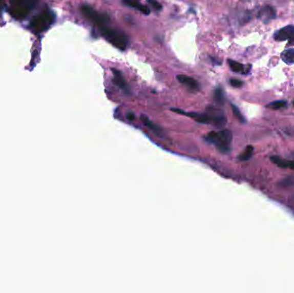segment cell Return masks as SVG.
<instances>
[{"instance_id":"2e32d148","label":"cell","mask_w":294,"mask_h":293,"mask_svg":"<svg viewBox=\"0 0 294 293\" xmlns=\"http://www.w3.org/2000/svg\"><path fill=\"white\" fill-rule=\"evenodd\" d=\"M253 152H254V147L252 146V145H248V146L244 149V151L239 155L238 158H239V160H241V161H247V160H249V158L252 157Z\"/></svg>"},{"instance_id":"5bb4252c","label":"cell","mask_w":294,"mask_h":293,"mask_svg":"<svg viewBox=\"0 0 294 293\" xmlns=\"http://www.w3.org/2000/svg\"><path fill=\"white\" fill-rule=\"evenodd\" d=\"M281 59L283 60L286 64H294V49H286L284 50L281 54Z\"/></svg>"},{"instance_id":"3957f363","label":"cell","mask_w":294,"mask_h":293,"mask_svg":"<svg viewBox=\"0 0 294 293\" xmlns=\"http://www.w3.org/2000/svg\"><path fill=\"white\" fill-rule=\"evenodd\" d=\"M38 2L39 0H11L9 12L16 20H24L37 6Z\"/></svg>"},{"instance_id":"5b68a950","label":"cell","mask_w":294,"mask_h":293,"mask_svg":"<svg viewBox=\"0 0 294 293\" xmlns=\"http://www.w3.org/2000/svg\"><path fill=\"white\" fill-rule=\"evenodd\" d=\"M54 22V14L49 9H45L33 17L30 22V29L35 34H40L48 30Z\"/></svg>"},{"instance_id":"44dd1931","label":"cell","mask_w":294,"mask_h":293,"mask_svg":"<svg viewBox=\"0 0 294 293\" xmlns=\"http://www.w3.org/2000/svg\"><path fill=\"white\" fill-rule=\"evenodd\" d=\"M147 2H148V4H149L152 7L156 9V10H158V11H159V10L162 9L161 4L158 3L157 0H147Z\"/></svg>"},{"instance_id":"8992f818","label":"cell","mask_w":294,"mask_h":293,"mask_svg":"<svg viewBox=\"0 0 294 293\" xmlns=\"http://www.w3.org/2000/svg\"><path fill=\"white\" fill-rule=\"evenodd\" d=\"M81 11L86 18H88L91 23H93L99 29L106 26L110 23V19L108 15L99 13L91 6H83L81 7Z\"/></svg>"},{"instance_id":"484cf974","label":"cell","mask_w":294,"mask_h":293,"mask_svg":"<svg viewBox=\"0 0 294 293\" xmlns=\"http://www.w3.org/2000/svg\"><path fill=\"white\" fill-rule=\"evenodd\" d=\"M211 59H212V60H213V62H214V64H216V65L221 64V61H219V60H218V59H214V58H211Z\"/></svg>"},{"instance_id":"9a60e30c","label":"cell","mask_w":294,"mask_h":293,"mask_svg":"<svg viewBox=\"0 0 294 293\" xmlns=\"http://www.w3.org/2000/svg\"><path fill=\"white\" fill-rule=\"evenodd\" d=\"M214 99H215V101L217 103L219 104V105H224L225 104V94H224V91H223L222 88H217L215 90V92H214Z\"/></svg>"},{"instance_id":"ba28073f","label":"cell","mask_w":294,"mask_h":293,"mask_svg":"<svg viewBox=\"0 0 294 293\" xmlns=\"http://www.w3.org/2000/svg\"><path fill=\"white\" fill-rule=\"evenodd\" d=\"M257 18L267 24L268 22L272 21L276 18V9L270 6H265L260 9L257 13Z\"/></svg>"},{"instance_id":"9c48e42d","label":"cell","mask_w":294,"mask_h":293,"mask_svg":"<svg viewBox=\"0 0 294 293\" xmlns=\"http://www.w3.org/2000/svg\"><path fill=\"white\" fill-rule=\"evenodd\" d=\"M228 65L233 72L240 74L246 75L251 71L252 66L250 64L243 65L233 59H228Z\"/></svg>"},{"instance_id":"d6986e66","label":"cell","mask_w":294,"mask_h":293,"mask_svg":"<svg viewBox=\"0 0 294 293\" xmlns=\"http://www.w3.org/2000/svg\"><path fill=\"white\" fill-rule=\"evenodd\" d=\"M123 3L133 8H137L139 5V0H123Z\"/></svg>"},{"instance_id":"d4e9b609","label":"cell","mask_w":294,"mask_h":293,"mask_svg":"<svg viewBox=\"0 0 294 293\" xmlns=\"http://www.w3.org/2000/svg\"><path fill=\"white\" fill-rule=\"evenodd\" d=\"M128 118H129L130 120H134V119H135V116H134L133 113H129V115H128Z\"/></svg>"},{"instance_id":"ac0fdd59","label":"cell","mask_w":294,"mask_h":293,"mask_svg":"<svg viewBox=\"0 0 294 293\" xmlns=\"http://www.w3.org/2000/svg\"><path fill=\"white\" fill-rule=\"evenodd\" d=\"M232 109H233V115L237 118V120L241 123L246 122V120L245 118L242 115V113L240 112V110L238 109V107L234 105V104H232Z\"/></svg>"},{"instance_id":"4316f807","label":"cell","mask_w":294,"mask_h":293,"mask_svg":"<svg viewBox=\"0 0 294 293\" xmlns=\"http://www.w3.org/2000/svg\"><path fill=\"white\" fill-rule=\"evenodd\" d=\"M293 105H294V100H293Z\"/></svg>"},{"instance_id":"277c9868","label":"cell","mask_w":294,"mask_h":293,"mask_svg":"<svg viewBox=\"0 0 294 293\" xmlns=\"http://www.w3.org/2000/svg\"><path fill=\"white\" fill-rule=\"evenodd\" d=\"M102 33V35L109 43H111L115 48H117L120 50H125L129 45V38L126 34H124L120 30L112 29L110 27H102L99 29Z\"/></svg>"},{"instance_id":"4fadbf2b","label":"cell","mask_w":294,"mask_h":293,"mask_svg":"<svg viewBox=\"0 0 294 293\" xmlns=\"http://www.w3.org/2000/svg\"><path fill=\"white\" fill-rule=\"evenodd\" d=\"M141 120L144 123V125L147 128H149L153 133H155L157 136L163 137L164 135V132H163V129L160 127H158V125H156L154 123L152 122L148 118L145 117L144 115H142Z\"/></svg>"},{"instance_id":"7c38bea8","label":"cell","mask_w":294,"mask_h":293,"mask_svg":"<svg viewBox=\"0 0 294 293\" xmlns=\"http://www.w3.org/2000/svg\"><path fill=\"white\" fill-rule=\"evenodd\" d=\"M270 159L276 165L278 166L280 168L291 169L294 171V161L292 160L285 159V158L278 157V156H272Z\"/></svg>"},{"instance_id":"7402d4cb","label":"cell","mask_w":294,"mask_h":293,"mask_svg":"<svg viewBox=\"0 0 294 293\" xmlns=\"http://www.w3.org/2000/svg\"><path fill=\"white\" fill-rule=\"evenodd\" d=\"M136 9L141 11L142 13L144 14V15H149L151 12L150 9L148 8L147 6H143L141 4H139V6H137Z\"/></svg>"},{"instance_id":"52a82bcc","label":"cell","mask_w":294,"mask_h":293,"mask_svg":"<svg viewBox=\"0 0 294 293\" xmlns=\"http://www.w3.org/2000/svg\"><path fill=\"white\" fill-rule=\"evenodd\" d=\"M274 39L277 41L287 40V47L294 46V26L287 25L277 30L274 34Z\"/></svg>"},{"instance_id":"603a6c76","label":"cell","mask_w":294,"mask_h":293,"mask_svg":"<svg viewBox=\"0 0 294 293\" xmlns=\"http://www.w3.org/2000/svg\"><path fill=\"white\" fill-rule=\"evenodd\" d=\"M293 180H291L290 178H286V180H284V181H281V186H291L293 184Z\"/></svg>"},{"instance_id":"ffe728a7","label":"cell","mask_w":294,"mask_h":293,"mask_svg":"<svg viewBox=\"0 0 294 293\" xmlns=\"http://www.w3.org/2000/svg\"><path fill=\"white\" fill-rule=\"evenodd\" d=\"M230 86L235 87V88H240L243 86V81H241L239 79H235V78H233V79L230 80Z\"/></svg>"},{"instance_id":"8fae6325","label":"cell","mask_w":294,"mask_h":293,"mask_svg":"<svg viewBox=\"0 0 294 293\" xmlns=\"http://www.w3.org/2000/svg\"><path fill=\"white\" fill-rule=\"evenodd\" d=\"M113 74H114V83L116 85V86L119 87V88L123 90L126 93H129L130 92V89H129L128 83H127L126 81L124 79L123 76L121 74V72L118 70L112 69Z\"/></svg>"},{"instance_id":"7a4b0ae2","label":"cell","mask_w":294,"mask_h":293,"mask_svg":"<svg viewBox=\"0 0 294 293\" xmlns=\"http://www.w3.org/2000/svg\"><path fill=\"white\" fill-rule=\"evenodd\" d=\"M206 139L209 143L214 144L219 152L228 153L230 152V144L233 141V133L227 129L211 132L206 135Z\"/></svg>"},{"instance_id":"6da1fadb","label":"cell","mask_w":294,"mask_h":293,"mask_svg":"<svg viewBox=\"0 0 294 293\" xmlns=\"http://www.w3.org/2000/svg\"><path fill=\"white\" fill-rule=\"evenodd\" d=\"M174 112L187 115L192 118L195 121L203 124H211L216 128H223L226 124V117L220 110H212L209 114H198V113H185L182 110L171 109Z\"/></svg>"},{"instance_id":"e0dca14e","label":"cell","mask_w":294,"mask_h":293,"mask_svg":"<svg viewBox=\"0 0 294 293\" xmlns=\"http://www.w3.org/2000/svg\"><path fill=\"white\" fill-rule=\"evenodd\" d=\"M286 104H287V102L286 101L279 100V101H272L270 103L267 104V108L270 109V110H278L285 108L286 106Z\"/></svg>"},{"instance_id":"cb8c5ba5","label":"cell","mask_w":294,"mask_h":293,"mask_svg":"<svg viewBox=\"0 0 294 293\" xmlns=\"http://www.w3.org/2000/svg\"><path fill=\"white\" fill-rule=\"evenodd\" d=\"M4 9H5V1L0 0V13L4 11Z\"/></svg>"},{"instance_id":"30bf717a","label":"cell","mask_w":294,"mask_h":293,"mask_svg":"<svg viewBox=\"0 0 294 293\" xmlns=\"http://www.w3.org/2000/svg\"><path fill=\"white\" fill-rule=\"evenodd\" d=\"M177 80L179 81L180 83L187 86V88L192 90V91H198L201 89L200 85L196 80L194 79L193 77H187L186 75H178Z\"/></svg>"}]
</instances>
